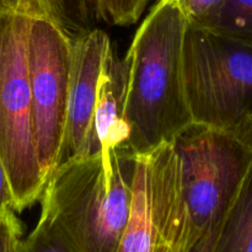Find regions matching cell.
<instances>
[{"instance_id":"6da1fadb","label":"cell","mask_w":252,"mask_h":252,"mask_svg":"<svg viewBox=\"0 0 252 252\" xmlns=\"http://www.w3.org/2000/svg\"><path fill=\"white\" fill-rule=\"evenodd\" d=\"M186 17L175 0H159L135 32L129 59L127 149L147 154L193 123L184 81Z\"/></svg>"},{"instance_id":"7a4b0ae2","label":"cell","mask_w":252,"mask_h":252,"mask_svg":"<svg viewBox=\"0 0 252 252\" xmlns=\"http://www.w3.org/2000/svg\"><path fill=\"white\" fill-rule=\"evenodd\" d=\"M137 154L127 148L68 160L52 171L41 216L78 252H116L132 208Z\"/></svg>"},{"instance_id":"3957f363","label":"cell","mask_w":252,"mask_h":252,"mask_svg":"<svg viewBox=\"0 0 252 252\" xmlns=\"http://www.w3.org/2000/svg\"><path fill=\"white\" fill-rule=\"evenodd\" d=\"M184 81L193 123L252 148V46L189 24Z\"/></svg>"},{"instance_id":"277c9868","label":"cell","mask_w":252,"mask_h":252,"mask_svg":"<svg viewBox=\"0 0 252 252\" xmlns=\"http://www.w3.org/2000/svg\"><path fill=\"white\" fill-rule=\"evenodd\" d=\"M189 233L196 246L223 224L252 164V148L207 126L192 123L172 140Z\"/></svg>"},{"instance_id":"5b68a950","label":"cell","mask_w":252,"mask_h":252,"mask_svg":"<svg viewBox=\"0 0 252 252\" xmlns=\"http://www.w3.org/2000/svg\"><path fill=\"white\" fill-rule=\"evenodd\" d=\"M31 19L0 11V158L9 175L16 213L36 203L46 186L32 123L27 57Z\"/></svg>"},{"instance_id":"8992f818","label":"cell","mask_w":252,"mask_h":252,"mask_svg":"<svg viewBox=\"0 0 252 252\" xmlns=\"http://www.w3.org/2000/svg\"><path fill=\"white\" fill-rule=\"evenodd\" d=\"M193 248L172 143L138 154L132 208L116 252H191Z\"/></svg>"},{"instance_id":"52a82bcc","label":"cell","mask_w":252,"mask_h":252,"mask_svg":"<svg viewBox=\"0 0 252 252\" xmlns=\"http://www.w3.org/2000/svg\"><path fill=\"white\" fill-rule=\"evenodd\" d=\"M71 46L73 37L54 20L32 17L27 41L32 123L46 181L58 166L63 148L70 93Z\"/></svg>"},{"instance_id":"ba28073f","label":"cell","mask_w":252,"mask_h":252,"mask_svg":"<svg viewBox=\"0 0 252 252\" xmlns=\"http://www.w3.org/2000/svg\"><path fill=\"white\" fill-rule=\"evenodd\" d=\"M111 48L110 37L102 30L93 29L73 37L68 116L58 166L83 153L97 102L103 65Z\"/></svg>"},{"instance_id":"9c48e42d","label":"cell","mask_w":252,"mask_h":252,"mask_svg":"<svg viewBox=\"0 0 252 252\" xmlns=\"http://www.w3.org/2000/svg\"><path fill=\"white\" fill-rule=\"evenodd\" d=\"M129 59L116 57L111 48L103 65L93 123L80 157L127 148L129 128L126 122ZM79 158V157H78Z\"/></svg>"},{"instance_id":"30bf717a","label":"cell","mask_w":252,"mask_h":252,"mask_svg":"<svg viewBox=\"0 0 252 252\" xmlns=\"http://www.w3.org/2000/svg\"><path fill=\"white\" fill-rule=\"evenodd\" d=\"M212 252H252V164L224 218Z\"/></svg>"},{"instance_id":"8fae6325","label":"cell","mask_w":252,"mask_h":252,"mask_svg":"<svg viewBox=\"0 0 252 252\" xmlns=\"http://www.w3.org/2000/svg\"><path fill=\"white\" fill-rule=\"evenodd\" d=\"M198 26L252 46V0H225Z\"/></svg>"},{"instance_id":"7c38bea8","label":"cell","mask_w":252,"mask_h":252,"mask_svg":"<svg viewBox=\"0 0 252 252\" xmlns=\"http://www.w3.org/2000/svg\"><path fill=\"white\" fill-rule=\"evenodd\" d=\"M58 22L70 37L90 31L97 19L95 0H56Z\"/></svg>"},{"instance_id":"4fadbf2b","label":"cell","mask_w":252,"mask_h":252,"mask_svg":"<svg viewBox=\"0 0 252 252\" xmlns=\"http://www.w3.org/2000/svg\"><path fill=\"white\" fill-rule=\"evenodd\" d=\"M19 252H78L53 223L44 217L25 240L21 241Z\"/></svg>"},{"instance_id":"5bb4252c","label":"cell","mask_w":252,"mask_h":252,"mask_svg":"<svg viewBox=\"0 0 252 252\" xmlns=\"http://www.w3.org/2000/svg\"><path fill=\"white\" fill-rule=\"evenodd\" d=\"M149 0H95L97 19L115 26L133 25L140 19Z\"/></svg>"},{"instance_id":"9a60e30c","label":"cell","mask_w":252,"mask_h":252,"mask_svg":"<svg viewBox=\"0 0 252 252\" xmlns=\"http://www.w3.org/2000/svg\"><path fill=\"white\" fill-rule=\"evenodd\" d=\"M0 11L30 17H48L59 24L56 0H0Z\"/></svg>"},{"instance_id":"2e32d148","label":"cell","mask_w":252,"mask_h":252,"mask_svg":"<svg viewBox=\"0 0 252 252\" xmlns=\"http://www.w3.org/2000/svg\"><path fill=\"white\" fill-rule=\"evenodd\" d=\"M191 25H202L214 14L225 0H175Z\"/></svg>"},{"instance_id":"e0dca14e","label":"cell","mask_w":252,"mask_h":252,"mask_svg":"<svg viewBox=\"0 0 252 252\" xmlns=\"http://www.w3.org/2000/svg\"><path fill=\"white\" fill-rule=\"evenodd\" d=\"M16 212H7L0 217V252H19L22 226Z\"/></svg>"},{"instance_id":"ac0fdd59","label":"cell","mask_w":252,"mask_h":252,"mask_svg":"<svg viewBox=\"0 0 252 252\" xmlns=\"http://www.w3.org/2000/svg\"><path fill=\"white\" fill-rule=\"evenodd\" d=\"M11 211L16 212L15 197L14 193H12L9 175H7L4 162L0 158V217Z\"/></svg>"},{"instance_id":"d6986e66","label":"cell","mask_w":252,"mask_h":252,"mask_svg":"<svg viewBox=\"0 0 252 252\" xmlns=\"http://www.w3.org/2000/svg\"><path fill=\"white\" fill-rule=\"evenodd\" d=\"M221 226V225H220ZM220 226L214 230H212L211 233L207 234L193 249H192L191 252H212L214 249V245H216V240H217V236H218L219 233V229Z\"/></svg>"}]
</instances>
